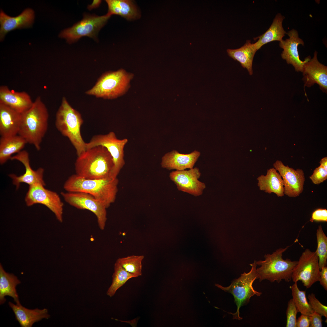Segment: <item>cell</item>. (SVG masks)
Listing matches in <instances>:
<instances>
[{"instance_id": "6da1fadb", "label": "cell", "mask_w": 327, "mask_h": 327, "mask_svg": "<svg viewBox=\"0 0 327 327\" xmlns=\"http://www.w3.org/2000/svg\"><path fill=\"white\" fill-rule=\"evenodd\" d=\"M74 165L77 175L94 179L111 177L114 164L107 149L99 145L86 149L78 156Z\"/></svg>"}, {"instance_id": "7a4b0ae2", "label": "cell", "mask_w": 327, "mask_h": 327, "mask_svg": "<svg viewBox=\"0 0 327 327\" xmlns=\"http://www.w3.org/2000/svg\"><path fill=\"white\" fill-rule=\"evenodd\" d=\"M118 183L117 177L88 179L75 174L68 177L63 187L67 192L89 194L101 202L107 209L115 201Z\"/></svg>"}, {"instance_id": "3957f363", "label": "cell", "mask_w": 327, "mask_h": 327, "mask_svg": "<svg viewBox=\"0 0 327 327\" xmlns=\"http://www.w3.org/2000/svg\"><path fill=\"white\" fill-rule=\"evenodd\" d=\"M49 114L40 96L37 97L31 107L22 114L18 134L27 143L33 145L38 150L47 131Z\"/></svg>"}, {"instance_id": "277c9868", "label": "cell", "mask_w": 327, "mask_h": 327, "mask_svg": "<svg viewBox=\"0 0 327 327\" xmlns=\"http://www.w3.org/2000/svg\"><path fill=\"white\" fill-rule=\"evenodd\" d=\"M83 120L80 113L62 97L56 115L55 127L61 134L67 137L75 148L77 156L86 150V143L81 132Z\"/></svg>"}, {"instance_id": "5b68a950", "label": "cell", "mask_w": 327, "mask_h": 327, "mask_svg": "<svg viewBox=\"0 0 327 327\" xmlns=\"http://www.w3.org/2000/svg\"><path fill=\"white\" fill-rule=\"evenodd\" d=\"M289 247L279 248L271 254H265L264 260L256 261L257 265L260 266L256 269L260 282L267 280L271 282L279 283L282 280L287 282L292 280V272L297 261L288 259L285 260L282 257V253Z\"/></svg>"}, {"instance_id": "8992f818", "label": "cell", "mask_w": 327, "mask_h": 327, "mask_svg": "<svg viewBox=\"0 0 327 327\" xmlns=\"http://www.w3.org/2000/svg\"><path fill=\"white\" fill-rule=\"evenodd\" d=\"M134 74L124 69L109 71L102 74L86 94L98 98L112 99L123 95L130 87Z\"/></svg>"}, {"instance_id": "52a82bcc", "label": "cell", "mask_w": 327, "mask_h": 327, "mask_svg": "<svg viewBox=\"0 0 327 327\" xmlns=\"http://www.w3.org/2000/svg\"><path fill=\"white\" fill-rule=\"evenodd\" d=\"M250 265L252 267L249 272H244L239 277L233 280L229 286L225 287L215 284L218 288L233 296L234 302L237 307L235 313H230L233 315V319H242L243 318L239 315V309L241 307L248 304L250 298L254 295L259 296L262 294L261 292L255 290L253 286L254 281L258 279L256 270V261L255 260Z\"/></svg>"}, {"instance_id": "ba28073f", "label": "cell", "mask_w": 327, "mask_h": 327, "mask_svg": "<svg viewBox=\"0 0 327 327\" xmlns=\"http://www.w3.org/2000/svg\"><path fill=\"white\" fill-rule=\"evenodd\" d=\"M111 16L107 14L101 16L84 14L81 21L62 31L59 36L65 39L69 44L76 42L84 36L96 40L99 31Z\"/></svg>"}, {"instance_id": "9c48e42d", "label": "cell", "mask_w": 327, "mask_h": 327, "mask_svg": "<svg viewBox=\"0 0 327 327\" xmlns=\"http://www.w3.org/2000/svg\"><path fill=\"white\" fill-rule=\"evenodd\" d=\"M128 141L126 138H117L115 133L111 131L105 134L93 136L89 142L86 143V149L101 145L107 149L112 157L114 164L111 177L116 178L125 164L124 149Z\"/></svg>"}, {"instance_id": "30bf717a", "label": "cell", "mask_w": 327, "mask_h": 327, "mask_svg": "<svg viewBox=\"0 0 327 327\" xmlns=\"http://www.w3.org/2000/svg\"><path fill=\"white\" fill-rule=\"evenodd\" d=\"M44 186L37 184L29 186L25 201L27 206L36 204H43L50 210L60 222L63 220L64 204L56 192L47 189Z\"/></svg>"}, {"instance_id": "8fae6325", "label": "cell", "mask_w": 327, "mask_h": 327, "mask_svg": "<svg viewBox=\"0 0 327 327\" xmlns=\"http://www.w3.org/2000/svg\"><path fill=\"white\" fill-rule=\"evenodd\" d=\"M319 258L315 252L307 249L302 253L292 272L294 282H302L306 288H310L320 279Z\"/></svg>"}, {"instance_id": "7c38bea8", "label": "cell", "mask_w": 327, "mask_h": 327, "mask_svg": "<svg viewBox=\"0 0 327 327\" xmlns=\"http://www.w3.org/2000/svg\"><path fill=\"white\" fill-rule=\"evenodd\" d=\"M61 194L65 201L71 206L92 212L97 217L99 228L104 230L107 220V208L101 202L85 193L61 192Z\"/></svg>"}, {"instance_id": "4fadbf2b", "label": "cell", "mask_w": 327, "mask_h": 327, "mask_svg": "<svg viewBox=\"0 0 327 327\" xmlns=\"http://www.w3.org/2000/svg\"><path fill=\"white\" fill-rule=\"evenodd\" d=\"M201 174L199 168L195 167L188 170L173 171L169 177L179 191L197 197L202 194L206 187L205 183L199 180Z\"/></svg>"}, {"instance_id": "5bb4252c", "label": "cell", "mask_w": 327, "mask_h": 327, "mask_svg": "<svg viewBox=\"0 0 327 327\" xmlns=\"http://www.w3.org/2000/svg\"><path fill=\"white\" fill-rule=\"evenodd\" d=\"M273 166L282 179L284 194L291 197L299 196L304 189L305 177L303 171L286 166L280 160H276Z\"/></svg>"}, {"instance_id": "9a60e30c", "label": "cell", "mask_w": 327, "mask_h": 327, "mask_svg": "<svg viewBox=\"0 0 327 327\" xmlns=\"http://www.w3.org/2000/svg\"><path fill=\"white\" fill-rule=\"evenodd\" d=\"M16 160L22 164L25 168V172L22 175L17 176L14 174L9 175L12 180L13 185L18 189L20 183H25L29 186L37 184H41L44 186L45 183L43 180L44 169L40 167L36 170H33L30 164L28 153L25 150H22L15 155L12 156L10 159Z\"/></svg>"}, {"instance_id": "2e32d148", "label": "cell", "mask_w": 327, "mask_h": 327, "mask_svg": "<svg viewBox=\"0 0 327 327\" xmlns=\"http://www.w3.org/2000/svg\"><path fill=\"white\" fill-rule=\"evenodd\" d=\"M317 54L315 51L313 58H309L304 64L302 72V79L305 87H310L317 84L322 91L327 93V67L319 62Z\"/></svg>"}, {"instance_id": "e0dca14e", "label": "cell", "mask_w": 327, "mask_h": 327, "mask_svg": "<svg viewBox=\"0 0 327 327\" xmlns=\"http://www.w3.org/2000/svg\"><path fill=\"white\" fill-rule=\"evenodd\" d=\"M289 38L279 42L280 47L283 49L281 54L282 58L286 60L288 64H292L297 72L302 71L303 65L310 58V56L306 57L304 61L299 58L298 46L299 45L304 46V42L299 37L297 31L294 29L286 33Z\"/></svg>"}, {"instance_id": "ac0fdd59", "label": "cell", "mask_w": 327, "mask_h": 327, "mask_svg": "<svg viewBox=\"0 0 327 327\" xmlns=\"http://www.w3.org/2000/svg\"><path fill=\"white\" fill-rule=\"evenodd\" d=\"M35 17L34 10L30 8L25 9L16 17H11L1 9L0 12V40L2 41L5 35L10 31L17 29L31 28Z\"/></svg>"}, {"instance_id": "d6986e66", "label": "cell", "mask_w": 327, "mask_h": 327, "mask_svg": "<svg viewBox=\"0 0 327 327\" xmlns=\"http://www.w3.org/2000/svg\"><path fill=\"white\" fill-rule=\"evenodd\" d=\"M200 155L195 150L189 154H180L173 150L165 154L162 157V167L169 170H182L193 168Z\"/></svg>"}, {"instance_id": "ffe728a7", "label": "cell", "mask_w": 327, "mask_h": 327, "mask_svg": "<svg viewBox=\"0 0 327 327\" xmlns=\"http://www.w3.org/2000/svg\"><path fill=\"white\" fill-rule=\"evenodd\" d=\"M31 96L25 91L17 92L11 90L5 85L0 87V103L17 112L23 114L32 106Z\"/></svg>"}, {"instance_id": "44dd1931", "label": "cell", "mask_w": 327, "mask_h": 327, "mask_svg": "<svg viewBox=\"0 0 327 327\" xmlns=\"http://www.w3.org/2000/svg\"><path fill=\"white\" fill-rule=\"evenodd\" d=\"M22 114L0 103V134L1 137L18 134Z\"/></svg>"}, {"instance_id": "7402d4cb", "label": "cell", "mask_w": 327, "mask_h": 327, "mask_svg": "<svg viewBox=\"0 0 327 327\" xmlns=\"http://www.w3.org/2000/svg\"><path fill=\"white\" fill-rule=\"evenodd\" d=\"M8 305L21 327H31L35 322L50 317L46 309H30L23 306L20 303L15 305L10 302H8Z\"/></svg>"}, {"instance_id": "603a6c76", "label": "cell", "mask_w": 327, "mask_h": 327, "mask_svg": "<svg viewBox=\"0 0 327 327\" xmlns=\"http://www.w3.org/2000/svg\"><path fill=\"white\" fill-rule=\"evenodd\" d=\"M259 190L271 194L274 193L278 197L284 195V183L281 175L274 167L267 170L265 175H262L257 178Z\"/></svg>"}, {"instance_id": "cb8c5ba5", "label": "cell", "mask_w": 327, "mask_h": 327, "mask_svg": "<svg viewBox=\"0 0 327 327\" xmlns=\"http://www.w3.org/2000/svg\"><path fill=\"white\" fill-rule=\"evenodd\" d=\"M285 18L280 13L275 16L269 28L263 35L255 38L258 39L254 45L257 51L265 44L273 41L282 40L286 32L282 26V21Z\"/></svg>"}, {"instance_id": "d4e9b609", "label": "cell", "mask_w": 327, "mask_h": 327, "mask_svg": "<svg viewBox=\"0 0 327 327\" xmlns=\"http://www.w3.org/2000/svg\"><path fill=\"white\" fill-rule=\"evenodd\" d=\"M21 283L14 274L5 272L0 264V304H2L6 300L5 297L9 296L12 298L16 304H19L16 286Z\"/></svg>"}, {"instance_id": "484cf974", "label": "cell", "mask_w": 327, "mask_h": 327, "mask_svg": "<svg viewBox=\"0 0 327 327\" xmlns=\"http://www.w3.org/2000/svg\"><path fill=\"white\" fill-rule=\"evenodd\" d=\"M27 143L22 137L16 135L1 137L0 139V163L2 165L10 159L12 155L17 154L24 148Z\"/></svg>"}, {"instance_id": "4316f807", "label": "cell", "mask_w": 327, "mask_h": 327, "mask_svg": "<svg viewBox=\"0 0 327 327\" xmlns=\"http://www.w3.org/2000/svg\"><path fill=\"white\" fill-rule=\"evenodd\" d=\"M257 51L253 44L251 43L250 40H247L244 45L239 48L227 50L228 55L239 62L243 67L247 69L250 75L253 74V60Z\"/></svg>"}, {"instance_id": "83f0119b", "label": "cell", "mask_w": 327, "mask_h": 327, "mask_svg": "<svg viewBox=\"0 0 327 327\" xmlns=\"http://www.w3.org/2000/svg\"><path fill=\"white\" fill-rule=\"evenodd\" d=\"M108 7L107 14L118 15L128 20L138 16L137 8L133 2L128 0H106Z\"/></svg>"}, {"instance_id": "f1b7e54d", "label": "cell", "mask_w": 327, "mask_h": 327, "mask_svg": "<svg viewBox=\"0 0 327 327\" xmlns=\"http://www.w3.org/2000/svg\"><path fill=\"white\" fill-rule=\"evenodd\" d=\"M136 277H137L136 276L126 271L116 261L114 266L112 282L107 292V294L110 297H112L117 290L129 279Z\"/></svg>"}, {"instance_id": "f546056e", "label": "cell", "mask_w": 327, "mask_h": 327, "mask_svg": "<svg viewBox=\"0 0 327 327\" xmlns=\"http://www.w3.org/2000/svg\"><path fill=\"white\" fill-rule=\"evenodd\" d=\"M294 282L291 286L292 299L298 312L310 316L314 312L307 299L306 291L300 290L298 286L297 282Z\"/></svg>"}, {"instance_id": "4dcf8cb0", "label": "cell", "mask_w": 327, "mask_h": 327, "mask_svg": "<svg viewBox=\"0 0 327 327\" xmlns=\"http://www.w3.org/2000/svg\"><path fill=\"white\" fill-rule=\"evenodd\" d=\"M143 255H131L118 258L116 261L127 272L137 277L142 275Z\"/></svg>"}, {"instance_id": "1f68e13d", "label": "cell", "mask_w": 327, "mask_h": 327, "mask_svg": "<svg viewBox=\"0 0 327 327\" xmlns=\"http://www.w3.org/2000/svg\"><path fill=\"white\" fill-rule=\"evenodd\" d=\"M317 247L315 251L319 258V265L320 269L327 264V237L321 225L316 230Z\"/></svg>"}, {"instance_id": "d6a6232c", "label": "cell", "mask_w": 327, "mask_h": 327, "mask_svg": "<svg viewBox=\"0 0 327 327\" xmlns=\"http://www.w3.org/2000/svg\"><path fill=\"white\" fill-rule=\"evenodd\" d=\"M298 312L292 299H290L287 303L286 312V327H296V316Z\"/></svg>"}, {"instance_id": "836d02e7", "label": "cell", "mask_w": 327, "mask_h": 327, "mask_svg": "<svg viewBox=\"0 0 327 327\" xmlns=\"http://www.w3.org/2000/svg\"><path fill=\"white\" fill-rule=\"evenodd\" d=\"M309 303L313 312L318 313L322 316L327 318V306L322 304L315 297L313 293L309 294L308 296Z\"/></svg>"}, {"instance_id": "e575fe53", "label": "cell", "mask_w": 327, "mask_h": 327, "mask_svg": "<svg viewBox=\"0 0 327 327\" xmlns=\"http://www.w3.org/2000/svg\"><path fill=\"white\" fill-rule=\"evenodd\" d=\"M309 178L313 183L319 184L327 179V170L320 165L315 169Z\"/></svg>"}, {"instance_id": "d590c367", "label": "cell", "mask_w": 327, "mask_h": 327, "mask_svg": "<svg viewBox=\"0 0 327 327\" xmlns=\"http://www.w3.org/2000/svg\"><path fill=\"white\" fill-rule=\"evenodd\" d=\"M327 222V210L325 209H318L314 211L312 213L310 221Z\"/></svg>"}, {"instance_id": "8d00e7d4", "label": "cell", "mask_w": 327, "mask_h": 327, "mask_svg": "<svg viewBox=\"0 0 327 327\" xmlns=\"http://www.w3.org/2000/svg\"><path fill=\"white\" fill-rule=\"evenodd\" d=\"M309 316L310 327H322V316L320 314L314 312Z\"/></svg>"}, {"instance_id": "74e56055", "label": "cell", "mask_w": 327, "mask_h": 327, "mask_svg": "<svg viewBox=\"0 0 327 327\" xmlns=\"http://www.w3.org/2000/svg\"><path fill=\"white\" fill-rule=\"evenodd\" d=\"M310 321L309 316L301 314L296 319V327H309Z\"/></svg>"}, {"instance_id": "f35d334b", "label": "cell", "mask_w": 327, "mask_h": 327, "mask_svg": "<svg viewBox=\"0 0 327 327\" xmlns=\"http://www.w3.org/2000/svg\"><path fill=\"white\" fill-rule=\"evenodd\" d=\"M320 285L326 291L327 290V267H323L320 270Z\"/></svg>"}, {"instance_id": "ab89813d", "label": "cell", "mask_w": 327, "mask_h": 327, "mask_svg": "<svg viewBox=\"0 0 327 327\" xmlns=\"http://www.w3.org/2000/svg\"><path fill=\"white\" fill-rule=\"evenodd\" d=\"M101 0H94L92 3L88 6V9L91 10L93 9L98 8L101 4Z\"/></svg>"}, {"instance_id": "60d3db41", "label": "cell", "mask_w": 327, "mask_h": 327, "mask_svg": "<svg viewBox=\"0 0 327 327\" xmlns=\"http://www.w3.org/2000/svg\"><path fill=\"white\" fill-rule=\"evenodd\" d=\"M320 166L327 170V157H325L322 158L319 162Z\"/></svg>"}]
</instances>
